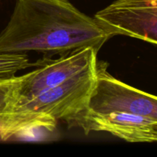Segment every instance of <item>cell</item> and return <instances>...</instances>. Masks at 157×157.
I'll return each instance as SVG.
<instances>
[{"label":"cell","instance_id":"1","mask_svg":"<svg viewBox=\"0 0 157 157\" xmlns=\"http://www.w3.org/2000/svg\"><path fill=\"white\" fill-rule=\"evenodd\" d=\"M109 39L68 0H16L0 33V53L63 55L85 47L99 51Z\"/></svg>","mask_w":157,"mask_h":157},{"label":"cell","instance_id":"2","mask_svg":"<svg viewBox=\"0 0 157 157\" xmlns=\"http://www.w3.org/2000/svg\"><path fill=\"white\" fill-rule=\"evenodd\" d=\"M108 64L98 62L96 78L85 110L97 113L126 112L157 119V98L116 79Z\"/></svg>","mask_w":157,"mask_h":157},{"label":"cell","instance_id":"3","mask_svg":"<svg viewBox=\"0 0 157 157\" xmlns=\"http://www.w3.org/2000/svg\"><path fill=\"white\" fill-rule=\"evenodd\" d=\"M93 18L110 38L125 35L156 44L157 0H114Z\"/></svg>","mask_w":157,"mask_h":157},{"label":"cell","instance_id":"4","mask_svg":"<svg viewBox=\"0 0 157 157\" xmlns=\"http://www.w3.org/2000/svg\"><path fill=\"white\" fill-rule=\"evenodd\" d=\"M98 52L94 48L85 47L60 55L58 59L38 62V68L24 75L12 109L25 104L88 67L96 65Z\"/></svg>","mask_w":157,"mask_h":157},{"label":"cell","instance_id":"5","mask_svg":"<svg viewBox=\"0 0 157 157\" xmlns=\"http://www.w3.org/2000/svg\"><path fill=\"white\" fill-rule=\"evenodd\" d=\"M66 122L78 126L85 134L91 131L107 132L130 143H153L157 140V119L126 113H97L84 110Z\"/></svg>","mask_w":157,"mask_h":157},{"label":"cell","instance_id":"6","mask_svg":"<svg viewBox=\"0 0 157 157\" xmlns=\"http://www.w3.org/2000/svg\"><path fill=\"white\" fill-rule=\"evenodd\" d=\"M24 75L0 80V127L6 115L15 104L17 90Z\"/></svg>","mask_w":157,"mask_h":157},{"label":"cell","instance_id":"7","mask_svg":"<svg viewBox=\"0 0 157 157\" xmlns=\"http://www.w3.org/2000/svg\"><path fill=\"white\" fill-rule=\"evenodd\" d=\"M34 66L27 54L0 53V80L15 77L17 72Z\"/></svg>","mask_w":157,"mask_h":157}]
</instances>
